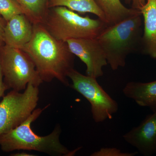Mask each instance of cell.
Here are the masks:
<instances>
[{"instance_id":"cell-1","label":"cell","mask_w":156,"mask_h":156,"mask_svg":"<svg viewBox=\"0 0 156 156\" xmlns=\"http://www.w3.org/2000/svg\"><path fill=\"white\" fill-rule=\"evenodd\" d=\"M33 25L31 39L22 50L33 62L43 82L56 79L69 86L68 75L74 69L75 56L67 43L52 36L41 23Z\"/></svg>"},{"instance_id":"cell-2","label":"cell","mask_w":156,"mask_h":156,"mask_svg":"<svg viewBox=\"0 0 156 156\" xmlns=\"http://www.w3.org/2000/svg\"><path fill=\"white\" fill-rule=\"evenodd\" d=\"M142 24V14L138 10L119 22L107 25L95 38L113 70L124 67L127 56L140 50Z\"/></svg>"},{"instance_id":"cell-3","label":"cell","mask_w":156,"mask_h":156,"mask_svg":"<svg viewBox=\"0 0 156 156\" xmlns=\"http://www.w3.org/2000/svg\"><path fill=\"white\" fill-rule=\"evenodd\" d=\"M50 105L44 108L35 109L28 119L21 125L0 136V147L3 151L9 152L16 150L34 151L58 156H73L79 149L69 151L60 141L61 129L56 126L47 136H41L33 131L32 123L39 118Z\"/></svg>"},{"instance_id":"cell-4","label":"cell","mask_w":156,"mask_h":156,"mask_svg":"<svg viewBox=\"0 0 156 156\" xmlns=\"http://www.w3.org/2000/svg\"><path fill=\"white\" fill-rule=\"evenodd\" d=\"M41 24L52 36L65 42L72 39L95 38L107 25L99 18L83 17L59 6L49 8Z\"/></svg>"},{"instance_id":"cell-5","label":"cell","mask_w":156,"mask_h":156,"mask_svg":"<svg viewBox=\"0 0 156 156\" xmlns=\"http://www.w3.org/2000/svg\"><path fill=\"white\" fill-rule=\"evenodd\" d=\"M0 63L8 89L20 92L31 83L39 87L43 81L30 57L21 49L4 45L0 47Z\"/></svg>"},{"instance_id":"cell-6","label":"cell","mask_w":156,"mask_h":156,"mask_svg":"<svg viewBox=\"0 0 156 156\" xmlns=\"http://www.w3.org/2000/svg\"><path fill=\"white\" fill-rule=\"evenodd\" d=\"M38 87L29 83L24 92L12 90L0 102V136L21 125L35 110Z\"/></svg>"},{"instance_id":"cell-7","label":"cell","mask_w":156,"mask_h":156,"mask_svg":"<svg viewBox=\"0 0 156 156\" xmlns=\"http://www.w3.org/2000/svg\"><path fill=\"white\" fill-rule=\"evenodd\" d=\"M73 89L83 95L91 105L93 119L96 123L112 119L119 109V105L99 85L97 79L84 75L73 69L69 73Z\"/></svg>"},{"instance_id":"cell-8","label":"cell","mask_w":156,"mask_h":156,"mask_svg":"<svg viewBox=\"0 0 156 156\" xmlns=\"http://www.w3.org/2000/svg\"><path fill=\"white\" fill-rule=\"evenodd\" d=\"M66 43L73 54L86 65L87 75L96 79L103 75V67L108 64L107 61L95 38L70 39Z\"/></svg>"},{"instance_id":"cell-9","label":"cell","mask_w":156,"mask_h":156,"mask_svg":"<svg viewBox=\"0 0 156 156\" xmlns=\"http://www.w3.org/2000/svg\"><path fill=\"white\" fill-rule=\"evenodd\" d=\"M126 142L145 156L156 154V111L123 136Z\"/></svg>"},{"instance_id":"cell-10","label":"cell","mask_w":156,"mask_h":156,"mask_svg":"<svg viewBox=\"0 0 156 156\" xmlns=\"http://www.w3.org/2000/svg\"><path fill=\"white\" fill-rule=\"evenodd\" d=\"M34 25L25 14H20L6 23L4 34L5 45L22 50L29 42L33 34Z\"/></svg>"},{"instance_id":"cell-11","label":"cell","mask_w":156,"mask_h":156,"mask_svg":"<svg viewBox=\"0 0 156 156\" xmlns=\"http://www.w3.org/2000/svg\"><path fill=\"white\" fill-rule=\"evenodd\" d=\"M140 11L144 19L140 50L144 54L156 58V0H147Z\"/></svg>"},{"instance_id":"cell-12","label":"cell","mask_w":156,"mask_h":156,"mask_svg":"<svg viewBox=\"0 0 156 156\" xmlns=\"http://www.w3.org/2000/svg\"><path fill=\"white\" fill-rule=\"evenodd\" d=\"M123 92L139 106L149 108L153 112L156 111V80L146 83L129 82Z\"/></svg>"},{"instance_id":"cell-13","label":"cell","mask_w":156,"mask_h":156,"mask_svg":"<svg viewBox=\"0 0 156 156\" xmlns=\"http://www.w3.org/2000/svg\"><path fill=\"white\" fill-rule=\"evenodd\" d=\"M58 6L66 7L81 14L89 13L95 14L107 24L105 15L95 0H49L48 8Z\"/></svg>"},{"instance_id":"cell-14","label":"cell","mask_w":156,"mask_h":156,"mask_svg":"<svg viewBox=\"0 0 156 156\" xmlns=\"http://www.w3.org/2000/svg\"><path fill=\"white\" fill-rule=\"evenodd\" d=\"M95 1L105 15L108 25L119 22L138 11L132 8H126L120 0H95Z\"/></svg>"},{"instance_id":"cell-15","label":"cell","mask_w":156,"mask_h":156,"mask_svg":"<svg viewBox=\"0 0 156 156\" xmlns=\"http://www.w3.org/2000/svg\"><path fill=\"white\" fill-rule=\"evenodd\" d=\"M33 24L41 23L48 9L49 0H17Z\"/></svg>"},{"instance_id":"cell-16","label":"cell","mask_w":156,"mask_h":156,"mask_svg":"<svg viewBox=\"0 0 156 156\" xmlns=\"http://www.w3.org/2000/svg\"><path fill=\"white\" fill-rule=\"evenodd\" d=\"M22 14H24V11L17 0H0V15L6 22Z\"/></svg>"},{"instance_id":"cell-17","label":"cell","mask_w":156,"mask_h":156,"mask_svg":"<svg viewBox=\"0 0 156 156\" xmlns=\"http://www.w3.org/2000/svg\"><path fill=\"white\" fill-rule=\"evenodd\" d=\"M138 152L133 153H124L115 147H103L99 151L94 152L91 156H134Z\"/></svg>"},{"instance_id":"cell-18","label":"cell","mask_w":156,"mask_h":156,"mask_svg":"<svg viewBox=\"0 0 156 156\" xmlns=\"http://www.w3.org/2000/svg\"><path fill=\"white\" fill-rule=\"evenodd\" d=\"M127 4L130 5L132 9L140 10L145 5L146 0H125Z\"/></svg>"},{"instance_id":"cell-19","label":"cell","mask_w":156,"mask_h":156,"mask_svg":"<svg viewBox=\"0 0 156 156\" xmlns=\"http://www.w3.org/2000/svg\"><path fill=\"white\" fill-rule=\"evenodd\" d=\"M6 21L0 15V47L5 45L4 41V34Z\"/></svg>"},{"instance_id":"cell-20","label":"cell","mask_w":156,"mask_h":156,"mask_svg":"<svg viewBox=\"0 0 156 156\" xmlns=\"http://www.w3.org/2000/svg\"><path fill=\"white\" fill-rule=\"evenodd\" d=\"M8 89H9L4 81L2 68L0 63V98L5 96V92Z\"/></svg>"},{"instance_id":"cell-21","label":"cell","mask_w":156,"mask_h":156,"mask_svg":"<svg viewBox=\"0 0 156 156\" xmlns=\"http://www.w3.org/2000/svg\"><path fill=\"white\" fill-rule=\"evenodd\" d=\"M13 156H34L35 155H32L31 154H28L26 152L17 153L13 154L11 155Z\"/></svg>"}]
</instances>
